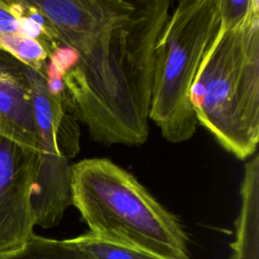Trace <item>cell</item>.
<instances>
[{"instance_id": "1", "label": "cell", "mask_w": 259, "mask_h": 259, "mask_svg": "<svg viewBox=\"0 0 259 259\" xmlns=\"http://www.w3.org/2000/svg\"><path fill=\"white\" fill-rule=\"evenodd\" d=\"M75 60L63 72L66 110L103 145L149 136L154 50L169 0H30Z\"/></svg>"}, {"instance_id": "2", "label": "cell", "mask_w": 259, "mask_h": 259, "mask_svg": "<svg viewBox=\"0 0 259 259\" xmlns=\"http://www.w3.org/2000/svg\"><path fill=\"white\" fill-rule=\"evenodd\" d=\"M198 124L246 160L259 141V2L239 22L222 20L190 91Z\"/></svg>"}, {"instance_id": "3", "label": "cell", "mask_w": 259, "mask_h": 259, "mask_svg": "<svg viewBox=\"0 0 259 259\" xmlns=\"http://www.w3.org/2000/svg\"><path fill=\"white\" fill-rule=\"evenodd\" d=\"M72 204L96 237L164 259H189L180 220L107 158L72 164Z\"/></svg>"}, {"instance_id": "4", "label": "cell", "mask_w": 259, "mask_h": 259, "mask_svg": "<svg viewBox=\"0 0 259 259\" xmlns=\"http://www.w3.org/2000/svg\"><path fill=\"white\" fill-rule=\"evenodd\" d=\"M221 22L220 0H181L157 38L149 118L170 143L188 141L196 132L190 91Z\"/></svg>"}, {"instance_id": "5", "label": "cell", "mask_w": 259, "mask_h": 259, "mask_svg": "<svg viewBox=\"0 0 259 259\" xmlns=\"http://www.w3.org/2000/svg\"><path fill=\"white\" fill-rule=\"evenodd\" d=\"M28 77L39 155L32 211L35 226L48 229L57 226L72 205L70 159L80 150V132L66 110L64 91L50 90L47 66L40 70L28 67Z\"/></svg>"}, {"instance_id": "6", "label": "cell", "mask_w": 259, "mask_h": 259, "mask_svg": "<svg viewBox=\"0 0 259 259\" xmlns=\"http://www.w3.org/2000/svg\"><path fill=\"white\" fill-rule=\"evenodd\" d=\"M38 164L37 149L0 135V255L20 249L34 233Z\"/></svg>"}, {"instance_id": "7", "label": "cell", "mask_w": 259, "mask_h": 259, "mask_svg": "<svg viewBox=\"0 0 259 259\" xmlns=\"http://www.w3.org/2000/svg\"><path fill=\"white\" fill-rule=\"evenodd\" d=\"M0 135L37 149L28 66L1 48Z\"/></svg>"}, {"instance_id": "8", "label": "cell", "mask_w": 259, "mask_h": 259, "mask_svg": "<svg viewBox=\"0 0 259 259\" xmlns=\"http://www.w3.org/2000/svg\"><path fill=\"white\" fill-rule=\"evenodd\" d=\"M241 207L236 221L230 259H259V155L244 167L240 188Z\"/></svg>"}, {"instance_id": "9", "label": "cell", "mask_w": 259, "mask_h": 259, "mask_svg": "<svg viewBox=\"0 0 259 259\" xmlns=\"http://www.w3.org/2000/svg\"><path fill=\"white\" fill-rule=\"evenodd\" d=\"M0 259H91L68 239L57 240L33 233L18 250L0 255Z\"/></svg>"}, {"instance_id": "10", "label": "cell", "mask_w": 259, "mask_h": 259, "mask_svg": "<svg viewBox=\"0 0 259 259\" xmlns=\"http://www.w3.org/2000/svg\"><path fill=\"white\" fill-rule=\"evenodd\" d=\"M68 240L91 259H164L135 248L110 243L90 232Z\"/></svg>"}, {"instance_id": "11", "label": "cell", "mask_w": 259, "mask_h": 259, "mask_svg": "<svg viewBox=\"0 0 259 259\" xmlns=\"http://www.w3.org/2000/svg\"><path fill=\"white\" fill-rule=\"evenodd\" d=\"M19 16L13 11L10 2L0 1V37L22 36L19 26Z\"/></svg>"}]
</instances>
